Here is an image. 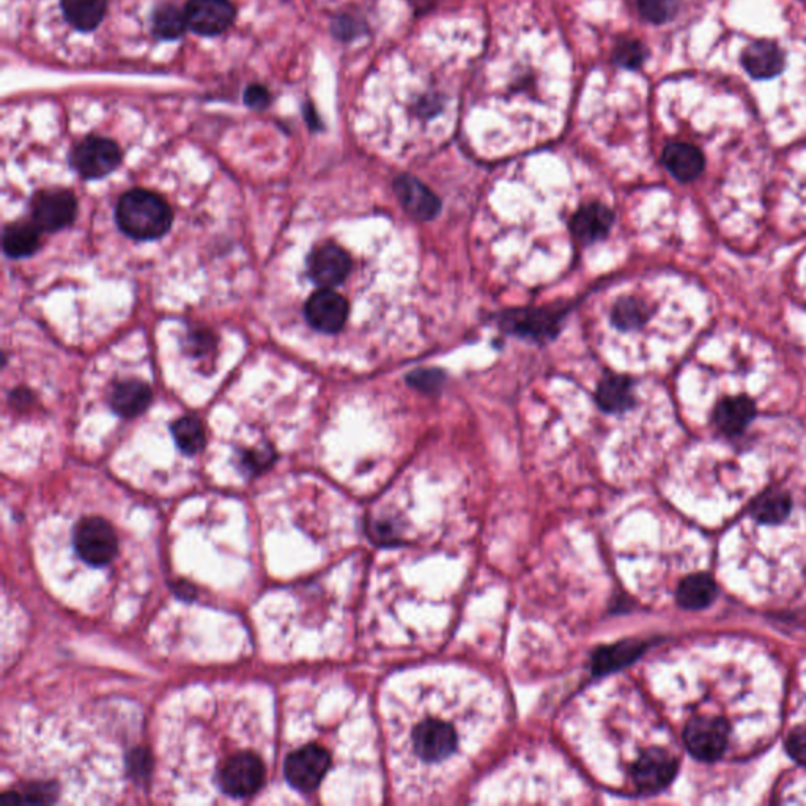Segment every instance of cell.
<instances>
[{
  "label": "cell",
  "mask_w": 806,
  "mask_h": 806,
  "mask_svg": "<svg viewBox=\"0 0 806 806\" xmlns=\"http://www.w3.org/2000/svg\"><path fill=\"white\" fill-rule=\"evenodd\" d=\"M115 221L122 232L134 240H158L171 230L174 211L159 194L136 188L120 197L115 207Z\"/></svg>",
  "instance_id": "6da1fadb"
},
{
  "label": "cell",
  "mask_w": 806,
  "mask_h": 806,
  "mask_svg": "<svg viewBox=\"0 0 806 806\" xmlns=\"http://www.w3.org/2000/svg\"><path fill=\"white\" fill-rule=\"evenodd\" d=\"M460 731L446 715L427 714L410 728V755L422 766H440L457 753Z\"/></svg>",
  "instance_id": "7a4b0ae2"
},
{
  "label": "cell",
  "mask_w": 806,
  "mask_h": 806,
  "mask_svg": "<svg viewBox=\"0 0 806 806\" xmlns=\"http://www.w3.org/2000/svg\"><path fill=\"white\" fill-rule=\"evenodd\" d=\"M122 163V150L109 137L89 136L74 145L70 164L86 180L108 177Z\"/></svg>",
  "instance_id": "3957f363"
},
{
  "label": "cell",
  "mask_w": 806,
  "mask_h": 806,
  "mask_svg": "<svg viewBox=\"0 0 806 806\" xmlns=\"http://www.w3.org/2000/svg\"><path fill=\"white\" fill-rule=\"evenodd\" d=\"M74 547L79 558L90 566H106L119 550V542L111 523L101 517H87L76 526Z\"/></svg>",
  "instance_id": "277c9868"
},
{
  "label": "cell",
  "mask_w": 806,
  "mask_h": 806,
  "mask_svg": "<svg viewBox=\"0 0 806 806\" xmlns=\"http://www.w3.org/2000/svg\"><path fill=\"white\" fill-rule=\"evenodd\" d=\"M265 781L262 759L249 751L230 756L219 773L222 791L230 797L245 799L260 791Z\"/></svg>",
  "instance_id": "5b68a950"
},
{
  "label": "cell",
  "mask_w": 806,
  "mask_h": 806,
  "mask_svg": "<svg viewBox=\"0 0 806 806\" xmlns=\"http://www.w3.org/2000/svg\"><path fill=\"white\" fill-rule=\"evenodd\" d=\"M331 766V756L320 745H306L287 756L284 762V775L293 788L301 792H311L322 783Z\"/></svg>",
  "instance_id": "8992f818"
},
{
  "label": "cell",
  "mask_w": 806,
  "mask_h": 806,
  "mask_svg": "<svg viewBox=\"0 0 806 806\" xmlns=\"http://www.w3.org/2000/svg\"><path fill=\"white\" fill-rule=\"evenodd\" d=\"M729 728L723 718L696 717L685 726L684 740L688 751L699 761L721 758L728 747Z\"/></svg>",
  "instance_id": "52a82bcc"
},
{
  "label": "cell",
  "mask_w": 806,
  "mask_h": 806,
  "mask_svg": "<svg viewBox=\"0 0 806 806\" xmlns=\"http://www.w3.org/2000/svg\"><path fill=\"white\" fill-rule=\"evenodd\" d=\"M78 200L68 189H46L32 200V221L41 232H59L73 224Z\"/></svg>",
  "instance_id": "ba28073f"
},
{
  "label": "cell",
  "mask_w": 806,
  "mask_h": 806,
  "mask_svg": "<svg viewBox=\"0 0 806 806\" xmlns=\"http://www.w3.org/2000/svg\"><path fill=\"white\" fill-rule=\"evenodd\" d=\"M185 15L194 34L218 37L232 26L237 8L232 0H188Z\"/></svg>",
  "instance_id": "9c48e42d"
},
{
  "label": "cell",
  "mask_w": 806,
  "mask_h": 806,
  "mask_svg": "<svg viewBox=\"0 0 806 806\" xmlns=\"http://www.w3.org/2000/svg\"><path fill=\"white\" fill-rule=\"evenodd\" d=\"M304 317L320 333H339L347 322L348 301L333 289L317 290L306 301Z\"/></svg>",
  "instance_id": "30bf717a"
},
{
  "label": "cell",
  "mask_w": 806,
  "mask_h": 806,
  "mask_svg": "<svg viewBox=\"0 0 806 806\" xmlns=\"http://www.w3.org/2000/svg\"><path fill=\"white\" fill-rule=\"evenodd\" d=\"M676 773L677 761L673 755L662 748H649L636 761L632 778L638 791L655 794L665 789L674 780Z\"/></svg>",
  "instance_id": "8fae6325"
},
{
  "label": "cell",
  "mask_w": 806,
  "mask_h": 806,
  "mask_svg": "<svg viewBox=\"0 0 806 806\" xmlns=\"http://www.w3.org/2000/svg\"><path fill=\"white\" fill-rule=\"evenodd\" d=\"M352 271V259L339 246L328 243L318 246L307 259V274L320 289H334Z\"/></svg>",
  "instance_id": "7c38bea8"
},
{
  "label": "cell",
  "mask_w": 806,
  "mask_h": 806,
  "mask_svg": "<svg viewBox=\"0 0 806 806\" xmlns=\"http://www.w3.org/2000/svg\"><path fill=\"white\" fill-rule=\"evenodd\" d=\"M400 204L419 221H430L440 213V200L418 178L402 175L394 183Z\"/></svg>",
  "instance_id": "4fadbf2b"
},
{
  "label": "cell",
  "mask_w": 806,
  "mask_h": 806,
  "mask_svg": "<svg viewBox=\"0 0 806 806\" xmlns=\"http://www.w3.org/2000/svg\"><path fill=\"white\" fill-rule=\"evenodd\" d=\"M152 397V389L145 385L144 381H119L109 394V405L115 415L128 419L136 418L150 407Z\"/></svg>",
  "instance_id": "5bb4252c"
},
{
  "label": "cell",
  "mask_w": 806,
  "mask_h": 806,
  "mask_svg": "<svg viewBox=\"0 0 806 806\" xmlns=\"http://www.w3.org/2000/svg\"><path fill=\"white\" fill-rule=\"evenodd\" d=\"M742 65L751 78L772 79L783 71V52L772 41H753L742 54Z\"/></svg>",
  "instance_id": "9a60e30c"
},
{
  "label": "cell",
  "mask_w": 806,
  "mask_h": 806,
  "mask_svg": "<svg viewBox=\"0 0 806 806\" xmlns=\"http://www.w3.org/2000/svg\"><path fill=\"white\" fill-rule=\"evenodd\" d=\"M663 164L679 182H693L704 171V155L695 145L676 142L665 148Z\"/></svg>",
  "instance_id": "2e32d148"
},
{
  "label": "cell",
  "mask_w": 806,
  "mask_h": 806,
  "mask_svg": "<svg viewBox=\"0 0 806 806\" xmlns=\"http://www.w3.org/2000/svg\"><path fill=\"white\" fill-rule=\"evenodd\" d=\"M613 211L599 202L586 205L575 213L572 219V232L583 243L600 240L610 232L613 224Z\"/></svg>",
  "instance_id": "e0dca14e"
},
{
  "label": "cell",
  "mask_w": 806,
  "mask_h": 806,
  "mask_svg": "<svg viewBox=\"0 0 806 806\" xmlns=\"http://www.w3.org/2000/svg\"><path fill=\"white\" fill-rule=\"evenodd\" d=\"M756 408L747 397H729L718 403L714 421L718 429L726 435H739L755 419Z\"/></svg>",
  "instance_id": "ac0fdd59"
},
{
  "label": "cell",
  "mask_w": 806,
  "mask_h": 806,
  "mask_svg": "<svg viewBox=\"0 0 806 806\" xmlns=\"http://www.w3.org/2000/svg\"><path fill=\"white\" fill-rule=\"evenodd\" d=\"M559 314L556 312L536 309V311L507 312L503 318V325L512 333L522 336H548L555 333L558 326Z\"/></svg>",
  "instance_id": "d6986e66"
},
{
  "label": "cell",
  "mask_w": 806,
  "mask_h": 806,
  "mask_svg": "<svg viewBox=\"0 0 806 806\" xmlns=\"http://www.w3.org/2000/svg\"><path fill=\"white\" fill-rule=\"evenodd\" d=\"M63 18L79 32H92L100 26L108 10V0H60Z\"/></svg>",
  "instance_id": "ffe728a7"
},
{
  "label": "cell",
  "mask_w": 806,
  "mask_h": 806,
  "mask_svg": "<svg viewBox=\"0 0 806 806\" xmlns=\"http://www.w3.org/2000/svg\"><path fill=\"white\" fill-rule=\"evenodd\" d=\"M41 230L34 221L8 224L4 230V251L10 259H26L40 248Z\"/></svg>",
  "instance_id": "44dd1931"
},
{
  "label": "cell",
  "mask_w": 806,
  "mask_h": 806,
  "mask_svg": "<svg viewBox=\"0 0 806 806\" xmlns=\"http://www.w3.org/2000/svg\"><path fill=\"white\" fill-rule=\"evenodd\" d=\"M717 592L714 578L707 574H695L682 580L676 599L685 610H701L714 602Z\"/></svg>",
  "instance_id": "7402d4cb"
},
{
  "label": "cell",
  "mask_w": 806,
  "mask_h": 806,
  "mask_svg": "<svg viewBox=\"0 0 806 806\" xmlns=\"http://www.w3.org/2000/svg\"><path fill=\"white\" fill-rule=\"evenodd\" d=\"M189 29L185 10L172 4L161 5L153 13L152 30L161 40H177Z\"/></svg>",
  "instance_id": "603a6c76"
},
{
  "label": "cell",
  "mask_w": 806,
  "mask_h": 806,
  "mask_svg": "<svg viewBox=\"0 0 806 806\" xmlns=\"http://www.w3.org/2000/svg\"><path fill=\"white\" fill-rule=\"evenodd\" d=\"M171 430L178 449L185 454L196 455L205 448L207 435L202 422L196 416H183L172 424Z\"/></svg>",
  "instance_id": "cb8c5ba5"
},
{
  "label": "cell",
  "mask_w": 806,
  "mask_h": 806,
  "mask_svg": "<svg viewBox=\"0 0 806 806\" xmlns=\"http://www.w3.org/2000/svg\"><path fill=\"white\" fill-rule=\"evenodd\" d=\"M597 402L607 411H621L632 405V383L625 377H608L600 383Z\"/></svg>",
  "instance_id": "d4e9b609"
},
{
  "label": "cell",
  "mask_w": 806,
  "mask_h": 806,
  "mask_svg": "<svg viewBox=\"0 0 806 806\" xmlns=\"http://www.w3.org/2000/svg\"><path fill=\"white\" fill-rule=\"evenodd\" d=\"M751 511L759 522L775 525V523L783 522L791 512V498L788 493L781 492V490H770L759 496Z\"/></svg>",
  "instance_id": "484cf974"
},
{
  "label": "cell",
  "mask_w": 806,
  "mask_h": 806,
  "mask_svg": "<svg viewBox=\"0 0 806 806\" xmlns=\"http://www.w3.org/2000/svg\"><path fill=\"white\" fill-rule=\"evenodd\" d=\"M643 649L644 646L641 643H621L613 648L603 649L594 659V668L597 673L616 670L619 666L633 662L643 652Z\"/></svg>",
  "instance_id": "4316f807"
},
{
  "label": "cell",
  "mask_w": 806,
  "mask_h": 806,
  "mask_svg": "<svg viewBox=\"0 0 806 806\" xmlns=\"http://www.w3.org/2000/svg\"><path fill=\"white\" fill-rule=\"evenodd\" d=\"M648 318V309L641 301L635 298H625L619 301L613 309L614 325L621 330H636Z\"/></svg>",
  "instance_id": "83f0119b"
},
{
  "label": "cell",
  "mask_w": 806,
  "mask_h": 806,
  "mask_svg": "<svg viewBox=\"0 0 806 806\" xmlns=\"http://www.w3.org/2000/svg\"><path fill=\"white\" fill-rule=\"evenodd\" d=\"M641 16L649 23L663 24L677 13L676 0H638Z\"/></svg>",
  "instance_id": "f1b7e54d"
},
{
  "label": "cell",
  "mask_w": 806,
  "mask_h": 806,
  "mask_svg": "<svg viewBox=\"0 0 806 806\" xmlns=\"http://www.w3.org/2000/svg\"><path fill=\"white\" fill-rule=\"evenodd\" d=\"M646 56H648V51L641 45L640 41L636 40L622 41L621 45L616 48V52H614V60L622 67L630 68V70L640 68L644 60H646Z\"/></svg>",
  "instance_id": "f546056e"
},
{
  "label": "cell",
  "mask_w": 806,
  "mask_h": 806,
  "mask_svg": "<svg viewBox=\"0 0 806 806\" xmlns=\"http://www.w3.org/2000/svg\"><path fill=\"white\" fill-rule=\"evenodd\" d=\"M786 748L792 759L806 766V725L797 726V728L789 734Z\"/></svg>",
  "instance_id": "4dcf8cb0"
},
{
  "label": "cell",
  "mask_w": 806,
  "mask_h": 806,
  "mask_svg": "<svg viewBox=\"0 0 806 806\" xmlns=\"http://www.w3.org/2000/svg\"><path fill=\"white\" fill-rule=\"evenodd\" d=\"M243 98H245L246 106L254 109V111H265V109L270 108V90H268L267 87L260 86V84L249 86L248 89L245 90V97Z\"/></svg>",
  "instance_id": "1f68e13d"
},
{
  "label": "cell",
  "mask_w": 806,
  "mask_h": 806,
  "mask_svg": "<svg viewBox=\"0 0 806 806\" xmlns=\"http://www.w3.org/2000/svg\"><path fill=\"white\" fill-rule=\"evenodd\" d=\"M54 795H56V789L51 784H30L24 789L23 794V803H51L54 802Z\"/></svg>",
  "instance_id": "d6a6232c"
},
{
  "label": "cell",
  "mask_w": 806,
  "mask_h": 806,
  "mask_svg": "<svg viewBox=\"0 0 806 806\" xmlns=\"http://www.w3.org/2000/svg\"><path fill=\"white\" fill-rule=\"evenodd\" d=\"M441 378H443V375L438 374V372L424 370V372H418V374L413 375L411 381L419 389H435V386L440 385Z\"/></svg>",
  "instance_id": "836d02e7"
},
{
  "label": "cell",
  "mask_w": 806,
  "mask_h": 806,
  "mask_svg": "<svg viewBox=\"0 0 806 806\" xmlns=\"http://www.w3.org/2000/svg\"><path fill=\"white\" fill-rule=\"evenodd\" d=\"M213 345H215V341H213V337L210 336V333H193V337H191V341H189L191 352L197 350V352L205 353L207 350H210Z\"/></svg>",
  "instance_id": "e575fe53"
},
{
  "label": "cell",
  "mask_w": 806,
  "mask_h": 806,
  "mask_svg": "<svg viewBox=\"0 0 806 806\" xmlns=\"http://www.w3.org/2000/svg\"><path fill=\"white\" fill-rule=\"evenodd\" d=\"M356 32H358V24L350 18L339 19V23L336 24L337 37L344 38V40L352 38Z\"/></svg>",
  "instance_id": "d590c367"
}]
</instances>
